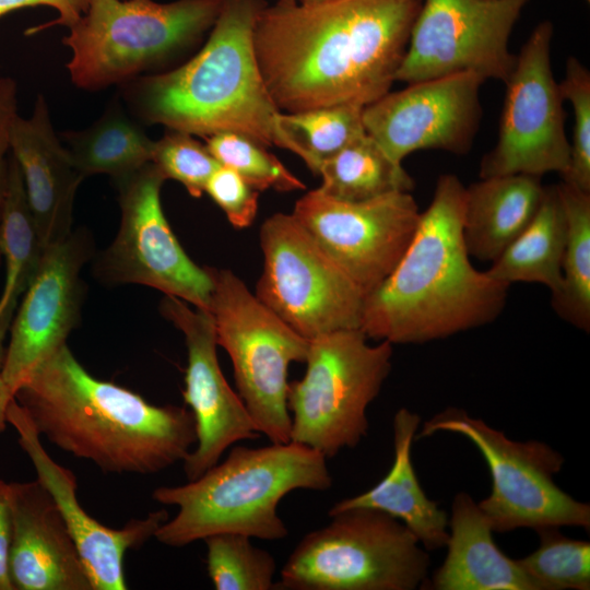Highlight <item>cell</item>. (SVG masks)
Returning <instances> with one entry per match:
<instances>
[{"label":"cell","instance_id":"obj_42","mask_svg":"<svg viewBox=\"0 0 590 590\" xmlns=\"http://www.w3.org/2000/svg\"><path fill=\"white\" fill-rule=\"evenodd\" d=\"M298 2L300 3H314V2H319V1H323V0H297Z\"/></svg>","mask_w":590,"mask_h":590},{"label":"cell","instance_id":"obj_33","mask_svg":"<svg viewBox=\"0 0 590 590\" xmlns=\"http://www.w3.org/2000/svg\"><path fill=\"white\" fill-rule=\"evenodd\" d=\"M206 148L217 163L239 174L259 191L305 190V184L292 174L267 148L234 132H220L205 138Z\"/></svg>","mask_w":590,"mask_h":590},{"label":"cell","instance_id":"obj_13","mask_svg":"<svg viewBox=\"0 0 590 590\" xmlns=\"http://www.w3.org/2000/svg\"><path fill=\"white\" fill-rule=\"evenodd\" d=\"M551 21L540 22L516 58L505 82L506 97L496 145L483 157L480 177L510 174L564 177L570 164V143L559 85L551 62Z\"/></svg>","mask_w":590,"mask_h":590},{"label":"cell","instance_id":"obj_14","mask_svg":"<svg viewBox=\"0 0 590 590\" xmlns=\"http://www.w3.org/2000/svg\"><path fill=\"white\" fill-rule=\"evenodd\" d=\"M528 0H422L396 81L408 84L474 72L506 82L509 38Z\"/></svg>","mask_w":590,"mask_h":590},{"label":"cell","instance_id":"obj_9","mask_svg":"<svg viewBox=\"0 0 590 590\" xmlns=\"http://www.w3.org/2000/svg\"><path fill=\"white\" fill-rule=\"evenodd\" d=\"M212 292L209 312L217 345L228 354L238 396L260 434L291 441L288 367L305 362L309 340L262 304L228 269L205 267Z\"/></svg>","mask_w":590,"mask_h":590},{"label":"cell","instance_id":"obj_35","mask_svg":"<svg viewBox=\"0 0 590 590\" xmlns=\"http://www.w3.org/2000/svg\"><path fill=\"white\" fill-rule=\"evenodd\" d=\"M558 85L574 111L570 164L562 178L564 182L590 192V72L577 58L569 57L565 76Z\"/></svg>","mask_w":590,"mask_h":590},{"label":"cell","instance_id":"obj_7","mask_svg":"<svg viewBox=\"0 0 590 590\" xmlns=\"http://www.w3.org/2000/svg\"><path fill=\"white\" fill-rule=\"evenodd\" d=\"M329 517L294 547L276 589L413 590L425 580L429 556L398 519L370 508Z\"/></svg>","mask_w":590,"mask_h":590},{"label":"cell","instance_id":"obj_38","mask_svg":"<svg viewBox=\"0 0 590 590\" xmlns=\"http://www.w3.org/2000/svg\"><path fill=\"white\" fill-rule=\"evenodd\" d=\"M88 3L90 0H0V16L38 5L50 7L58 12L57 19L30 28L26 33L31 35L56 25L72 27L85 14Z\"/></svg>","mask_w":590,"mask_h":590},{"label":"cell","instance_id":"obj_4","mask_svg":"<svg viewBox=\"0 0 590 590\" xmlns=\"http://www.w3.org/2000/svg\"><path fill=\"white\" fill-rule=\"evenodd\" d=\"M264 0H224L201 50L182 66L130 80L126 98L149 123L208 138L220 132L275 145L281 110L260 72L253 28Z\"/></svg>","mask_w":590,"mask_h":590},{"label":"cell","instance_id":"obj_28","mask_svg":"<svg viewBox=\"0 0 590 590\" xmlns=\"http://www.w3.org/2000/svg\"><path fill=\"white\" fill-rule=\"evenodd\" d=\"M319 190L349 202L366 201L391 192H411L414 180L367 133L322 163Z\"/></svg>","mask_w":590,"mask_h":590},{"label":"cell","instance_id":"obj_32","mask_svg":"<svg viewBox=\"0 0 590 590\" xmlns=\"http://www.w3.org/2000/svg\"><path fill=\"white\" fill-rule=\"evenodd\" d=\"M538 532L540 546L518 562L542 590L590 589V543L565 538L557 528Z\"/></svg>","mask_w":590,"mask_h":590},{"label":"cell","instance_id":"obj_11","mask_svg":"<svg viewBox=\"0 0 590 590\" xmlns=\"http://www.w3.org/2000/svg\"><path fill=\"white\" fill-rule=\"evenodd\" d=\"M263 271L255 295L307 340L359 329L365 293L293 214L269 216L259 232Z\"/></svg>","mask_w":590,"mask_h":590},{"label":"cell","instance_id":"obj_12","mask_svg":"<svg viewBox=\"0 0 590 590\" xmlns=\"http://www.w3.org/2000/svg\"><path fill=\"white\" fill-rule=\"evenodd\" d=\"M166 179L153 163L116 179L121 211L115 239L94 260L102 283L140 284L209 311L212 280L205 267L186 253L164 214Z\"/></svg>","mask_w":590,"mask_h":590},{"label":"cell","instance_id":"obj_21","mask_svg":"<svg viewBox=\"0 0 590 590\" xmlns=\"http://www.w3.org/2000/svg\"><path fill=\"white\" fill-rule=\"evenodd\" d=\"M10 152L19 166L26 200L45 249L73 231L75 193L84 178L55 133L42 94L37 95L31 117L16 116Z\"/></svg>","mask_w":590,"mask_h":590},{"label":"cell","instance_id":"obj_17","mask_svg":"<svg viewBox=\"0 0 590 590\" xmlns=\"http://www.w3.org/2000/svg\"><path fill=\"white\" fill-rule=\"evenodd\" d=\"M93 257L92 234L82 227L44 249L12 319L0 369L14 396L43 362L67 344L80 321L81 272Z\"/></svg>","mask_w":590,"mask_h":590},{"label":"cell","instance_id":"obj_3","mask_svg":"<svg viewBox=\"0 0 590 590\" xmlns=\"http://www.w3.org/2000/svg\"><path fill=\"white\" fill-rule=\"evenodd\" d=\"M464 205L460 179L440 175L404 253L365 296L359 329L368 339L424 343L499 316L509 286L471 263L462 235Z\"/></svg>","mask_w":590,"mask_h":590},{"label":"cell","instance_id":"obj_18","mask_svg":"<svg viewBox=\"0 0 590 590\" xmlns=\"http://www.w3.org/2000/svg\"><path fill=\"white\" fill-rule=\"evenodd\" d=\"M160 310L181 331L187 347L182 396L194 417L197 442L182 463L191 481L216 464L228 447L257 439L261 434L221 370L210 312L166 295Z\"/></svg>","mask_w":590,"mask_h":590},{"label":"cell","instance_id":"obj_29","mask_svg":"<svg viewBox=\"0 0 590 590\" xmlns=\"http://www.w3.org/2000/svg\"><path fill=\"white\" fill-rule=\"evenodd\" d=\"M567 222L562 283L551 295L555 312L574 327L590 330V192L556 185Z\"/></svg>","mask_w":590,"mask_h":590},{"label":"cell","instance_id":"obj_37","mask_svg":"<svg viewBox=\"0 0 590 590\" xmlns=\"http://www.w3.org/2000/svg\"><path fill=\"white\" fill-rule=\"evenodd\" d=\"M17 87L10 76L0 75V213L9 178L11 133L17 116Z\"/></svg>","mask_w":590,"mask_h":590},{"label":"cell","instance_id":"obj_6","mask_svg":"<svg viewBox=\"0 0 590 590\" xmlns=\"http://www.w3.org/2000/svg\"><path fill=\"white\" fill-rule=\"evenodd\" d=\"M224 0H90L63 44L74 85L96 91L127 83L212 28Z\"/></svg>","mask_w":590,"mask_h":590},{"label":"cell","instance_id":"obj_25","mask_svg":"<svg viewBox=\"0 0 590 590\" xmlns=\"http://www.w3.org/2000/svg\"><path fill=\"white\" fill-rule=\"evenodd\" d=\"M567 222L557 186H545L540 208L524 231L491 263L485 273L508 286L516 282L545 285L551 295L562 283Z\"/></svg>","mask_w":590,"mask_h":590},{"label":"cell","instance_id":"obj_34","mask_svg":"<svg viewBox=\"0 0 590 590\" xmlns=\"http://www.w3.org/2000/svg\"><path fill=\"white\" fill-rule=\"evenodd\" d=\"M151 163L165 179L180 182L194 198L203 194L209 178L220 166L206 145L175 130L154 141Z\"/></svg>","mask_w":590,"mask_h":590},{"label":"cell","instance_id":"obj_2","mask_svg":"<svg viewBox=\"0 0 590 590\" xmlns=\"http://www.w3.org/2000/svg\"><path fill=\"white\" fill-rule=\"evenodd\" d=\"M14 398L39 436L105 473H158L184 461L197 442L190 410L155 405L94 377L67 344L33 371Z\"/></svg>","mask_w":590,"mask_h":590},{"label":"cell","instance_id":"obj_26","mask_svg":"<svg viewBox=\"0 0 590 590\" xmlns=\"http://www.w3.org/2000/svg\"><path fill=\"white\" fill-rule=\"evenodd\" d=\"M0 252L5 269L0 294V345L5 347L4 341L19 303L44 253L21 173L11 154L8 188L0 213Z\"/></svg>","mask_w":590,"mask_h":590},{"label":"cell","instance_id":"obj_39","mask_svg":"<svg viewBox=\"0 0 590 590\" xmlns=\"http://www.w3.org/2000/svg\"><path fill=\"white\" fill-rule=\"evenodd\" d=\"M10 484L0 479V590H13L9 577Z\"/></svg>","mask_w":590,"mask_h":590},{"label":"cell","instance_id":"obj_10","mask_svg":"<svg viewBox=\"0 0 590 590\" xmlns=\"http://www.w3.org/2000/svg\"><path fill=\"white\" fill-rule=\"evenodd\" d=\"M437 432L460 434L483 455L492 476V492L477 505L493 531H539L563 526L589 530V505L574 499L554 483L564 458L550 446L536 440L514 441L457 409L445 410L425 422L418 437Z\"/></svg>","mask_w":590,"mask_h":590},{"label":"cell","instance_id":"obj_20","mask_svg":"<svg viewBox=\"0 0 590 590\" xmlns=\"http://www.w3.org/2000/svg\"><path fill=\"white\" fill-rule=\"evenodd\" d=\"M9 484L8 563L13 590H93L50 493L37 479Z\"/></svg>","mask_w":590,"mask_h":590},{"label":"cell","instance_id":"obj_23","mask_svg":"<svg viewBox=\"0 0 590 590\" xmlns=\"http://www.w3.org/2000/svg\"><path fill=\"white\" fill-rule=\"evenodd\" d=\"M420 416L405 408L393 417L394 459L387 475L368 491L335 503L329 516L351 508H370L401 521L426 551L446 546L449 532L447 512L430 500L416 477L411 449Z\"/></svg>","mask_w":590,"mask_h":590},{"label":"cell","instance_id":"obj_30","mask_svg":"<svg viewBox=\"0 0 590 590\" xmlns=\"http://www.w3.org/2000/svg\"><path fill=\"white\" fill-rule=\"evenodd\" d=\"M363 108L337 105L297 113L281 111L276 119L275 146L290 150L318 175L324 161L366 134Z\"/></svg>","mask_w":590,"mask_h":590},{"label":"cell","instance_id":"obj_44","mask_svg":"<svg viewBox=\"0 0 590 590\" xmlns=\"http://www.w3.org/2000/svg\"><path fill=\"white\" fill-rule=\"evenodd\" d=\"M0 256H1V252H0Z\"/></svg>","mask_w":590,"mask_h":590},{"label":"cell","instance_id":"obj_8","mask_svg":"<svg viewBox=\"0 0 590 590\" xmlns=\"http://www.w3.org/2000/svg\"><path fill=\"white\" fill-rule=\"evenodd\" d=\"M367 340L361 329H349L309 341L306 373L288 382L291 441L332 458L367 435V408L392 358L391 343L371 345Z\"/></svg>","mask_w":590,"mask_h":590},{"label":"cell","instance_id":"obj_5","mask_svg":"<svg viewBox=\"0 0 590 590\" xmlns=\"http://www.w3.org/2000/svg\"><path fill=\"white\" fill-rule=\"evenodd\" d=\"M332 481L327 458L306 446L293 441L235 446L222 463L197 479L153 491L155 502L178 509L154 538L172 547L221 532L281 540L288 534L278 514L283 497L296 489L327 491Z\"/></svg>","mask_w":590,"mask_h":590},{"label":"cell","instance_id":"obj_31","mask_svg":"<svg viewBox=\"0 0 590 590\" xmlns=\"http://www.w3.org/2000/svg\"><path fill=\"white\" fill-rule=\"evenodd\" d=\"M240 533L221 532L204 538L206 573L216 590H271L276 563L268 551Z\"/></svg>","mask_w":590,"mask_h":590},{"label":"cell","instance_id":"obj_15","mask_svg":"<svg viewBox=\"0 0 590 590\" xmlns=\"http://www.w3.org/2000/svg\"><path fill=\"white\" fill-rule=\"evenodd\" d=\"M292 214L366 296L397 266L421 212L411 192L349 202L317 188L296 201Z\"/></svg>","mask_w":590,"mask_h":590},{"label":"cell","instance_id":"obj_41","mask_svg":"<svg viewBox=\"0 0 590 590\" xmlns=\"http://www.w3.org/2000/svg\"><path fill=\"white\" fill-rule=\"evenodd\" d=\"M4 351H5V347L0 345V369L3 362Z\"/></svg>","mask_w":590,"mask_h":590},{"label":"cell","instance_id":"obj_16","mask_svg":"<svg viewBox=\"0 0 590 590\" xmlns=\"http://www.w3.org/2000/svg\"><path fill=\"white\" fill-rule=\"evenodd\" d=\"M485 81L461 72L389 91L363 108L365 131L398 164L417 150L465 154L481 121Z\"/></svg>","mask_w":590,"mask_h":590},{"label":"cell","instance_id":"obj_43","mask_svg":"<svg viewBox=\"0 0 590 590\" xmlns=\"http://www.w3.org/2000/svg\"><path fill=\"white\" fill-rule=\"evenodd\" d=\"M588 3L590 2V0H586Z\"/></svg>","mask_w":590,"mask_h":590},{"label":"cell","instance_id":"obj_24","mask_svg":"<svg viewBox=\"0 0 590 590\" xmlns=\"http://www.w3.org/2000/svg\"><path fill=\"white\" fill-rule=\"evenodd\" d=\"M541 178L510 174L465 187L462 235L470 257L492 263L524 231L544 194Z\"/></svg>","mask_w":590,"mask_h":590},{"label":"cell","instance_id":"obj_36","mask_svg":"<svg viewBox=\"0 0 590 590\" xmlns=\"http://www.w3.org/2000/svg\"><path fill=\"white\" fill-rule=\"evenodd\" d=\"M204 192L234 227L245 228L255 221L259 190L233 169L220 165L209 178Z\"/></svg>","mask_w":590,"mask_h":590},{"label":"cell","instance_id":"obj_19","mask_svg":"<svg viewBox=\"0 0 590 590\" xmlns=\"http://www.w3.org/2000/svg\"><path fill=\"white\" fill-rule=\"evenodd\" d=\"M8 422L17 432L19 444L32 461L37 480L56 502L93 590H126L123 560L127 552L154 538L161 524L168 519V512L158 509L145 518L131 519L119 529L98 522L79 503L75 475L48 455L38 432L15 398L8 408Z\"/></svg>","mask_w":590,"mask_h":590},{"label":"cell","instance_id":"obj_40","mask_svg":"<svg viewBox=\"0 0 590 590\" xmlns=\"http://www.w3.org/2000/svg\"><path fill=\"white\" fill-rule=\"evenodd\" d=\"M14 399V392L0 374V435L5 430L8 422V408Z\"/></svg>","mask_w":590,"mask_h":590},{"label":"cell","instance_id":"obj_27","mask_svg":"<svg viewBox=\"0 0 590 590\" xmlns=\"http://www.w3.org/2000/svg\"><path fill=\"white\" fill-rule=\"evenodd\" d=\"M67 150L82 177L109 175L114 180L151 163L154 141L113 99L91 127L63 134Z\"/></svg>","mask_w":590,"mask_h":590},{"label":"cell","instance_id":"obj_22","mask_svg":"<svg viewBox=\"0 0 590 590\" xmlns=\"http://www.w3.org/2000/svg\"><path fill=\"white\" fill-rule=\"evenodd\" d=\"M448 526V552L433 577V589L542 590L518 560L498 548L486 517L469 494L453 498Z\"/></svg>","mask_w":590,"mask_h":590},{"label":"cell","instance_id":"obj_1","mask_svg":"<svg viewBox=\"0 0 590 590\" xmlns=\"http://www.w3.org/2000/svg\"><path fill=\"white\" fill-rule=\"evenodd\" d=\"M422 0H278L259 12L253 46L282 111L365 107L387 94Z\"/></svg>","mask_w":590,"mask_h":590}]
</instances>
